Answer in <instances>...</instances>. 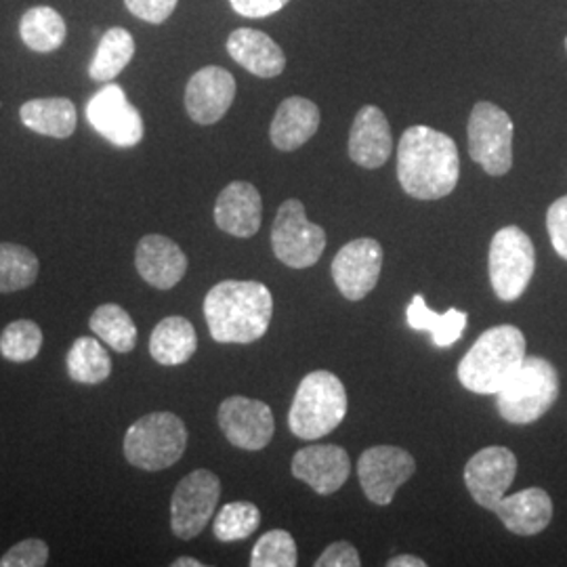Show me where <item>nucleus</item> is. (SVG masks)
I'll return each mask as SVG.
<instances>
[{"instance_id": "f257e3e1", "label": "nucleus", "mask_w": 567, "mask_h": 567, "mask_svg": "<svg viewBox=\"0 0 567 567\" xmlns=\"http://www.w3.org/2000/svg\"><path fill=\"white\" fill-rule=\"evenodd\" d=\"M461 177L456 143L431 126H410L398 147V179L416 200L446 198Z\"/></svg>"}, {"instance_id": "f03ea898", "label": "nucleus", "mask_w": 567, "mask_h": 567, "mask_svg": "<svg viewBox=\"0 0 567 567\" xmlns=\"http://www.w3.org/2000/svg\"><path fill=\"white\" fill-rule=\"evenodd\" d=\"M274 316L271 290L255 280H224L204 299V318L217 343H255Z\"/></svg>"}, {"instance_id": "7ed1b4c3", "label": "nucleus", "mask_w": 567, "mask_h": 567, "mask_svg": "<svg viewBox=\"0 0 567 567\" xmlns=\"http://www.w3.org/2000/svg\"><path fill=\"white\" fill-rule=\"evenodd\" d=\"M526 360V337L517 326H494L466 351L458 364L461 385L480 393L496 395L515 370Z\"/></svg>"}, {"instance_id": "20e7f679", "label": "nucleus", "mask_w": 567, "mask_h": 567, "mask_svg": "<svg viewBox=\"0 0 567 567\" xmlns=\"http://www.w3.org/2000/svg\"><path fill=\"white\" fill-rule=\"evenodd\" d=\"M347 414V391L343 381L328 372H309L295 393L288 412L290 431L307 440H320L343 423Z\"/></svg>"}, {"instance_id": "39448f33", "label": "nucleus", "mask_w": 567, "mask_h": 567, "mask_svg": "<svg viewBox=\"0 0 567 567\" xmlns=\"http://www.w3.org/2000/svg\"><path fill=\"white\" fill-rule=\"evenodd\" d=\"M559 398V374L545 358H527L496 393L501 416L511 425H529L543 419Z\"/></svg>"}, {"instance_id": "423d86ee", "label": "nucleus", "mask_w": 567, "mask_h": 567, "mask_svg": "<svg viewBox=\"0 0 567 567\" xmlns=\"http://www.w3.org/2000/svg\"><path fill=\"white\" fill-rule=\"evenodd\" d=\"M187 447V426L173 412H150L126 429L124 458L142 471H164L179 463Z\"/></svg>"}, {"instance_id": "0eeeda50", "label": "nucleus", "mask_w": 567, "mask_h": 567, "mask_svg": "<svg viewBox=\"0 0 567 567\" xmlns=\"http://www.w3.org/2000/svg\"><path fill=\"white\" fill-rule=\"evenodd\" d=\"M489 282L501 301L513 303L526 292L536 271V250L524 229L508 225L489 244Z\"/></svg>"}, {"instance_id": "6e6552de", "label": "nucleus", "mask_w": 567, "mask_h": 567, "mask_svg": "<svg viewBox=\"0 0 567 567\" xmlns=\"http://www.w3.org/2000/svg\"><path fill=\"white\" fill-rule=\"evenodd\" d=\"M468 156L487 175H507L513 166V121L507 112L489 102H480L468 118Z\"/></svg>"}, {"instance_id": "1a4fd4ad", "label": "nucleus", "mask_w": 567, "mask_h": 567, "mask_svg": "<svg viewBox=\"0 0 567 567\" xmlns=\"http://www.w3.org/2000/svg\"><path fill=\"white\" fill-rule=\"evenodd\" d=\"M271 246L284 265L307 269L320 261L326 248V231L307 219L301 200L290 198L278 208L271 227Z\"/></svg>"}, {"instance_id": "9d476101", "label": "nucleus", "mask_w": 567, "mask_h": 567, "mask_svg": "<svg viewBox=\"0 0 567 567\" xmlns=\"http://www.w3.org/2000/svg\"><path fill=\"white\" fill-rule=\"evenodd\" d=\"M221 498V482L208 468L185 475L171 498V529L177 538L192 540L203 534Z\"/></svg>"}, {"instance_id": "9b49d317", "label": "nucleus", "mask_w": 567, "mask_h": 567, "mask_svg": "<svg viewBox=\"0 0 567 567\" xmlns=\"http://www.w3.org/2000/svg\"><path fill=\"white\" fill-rule=\"evenodd\" d=\"M414 471L416 463L412 454L398 446L368 447L358 463L365 498L379 507L393 503L395 492L414 475Z\"/></svg>"}, {"instance_id": "f8f14e48", "label": "nucleus", "mask_w": 567, "mask_h": 567, "mask_svg": "<svg viewBox=\"0 0 567 567\" xmlns=\"http://www.w3.org/2000/svg\"><path fill=\"white\" fill-rule=\"evenodd\" d=\"M86 118L93 128L116 147H135L142 142L143 118L140 110L126 100L118 84H105L86 105Z\"/></svg>"}, {"instance_id": "ddd939ff", "label": "nucleus", "mask_w": 567, "mask_h": 567, "mask_svg": "<svg viewBox=\"0 0 567 567\" xmlns=\"http://www.w3.org/2000/svg\"><path fill=\"white\" fill-rule=\"evenodd\" d=\"M383 246L372 238H358L344 244L332 261V280L344 299L362 301L381 278Z\"/></svg>"}, {"instance_id": "4468645a", "label": "nucleus", "mask_w": 567, "mask_h": 567, "mask_svg": "<svg viewBox=\"0 0 567 567\" xmlns=\"http://www.w3.org/2000/svg\"><path fill=\"white\" fill-rule=\"evenodd\" d=\"M219 426L231 446L257 452L264 450L276 431L271 408L261 400L231 395L219 405Z\"/></svg>"}, {"instance_id": "2eb2a0df", "label": "nucleus", "mask_w": 567, "mask_h": 567, "mask_svg": "<svg viewBox=\"0 0 567 567\" xmlns=\"http://www.w3.org/2000/svg\"><path fill=\"white\" fill-rule=\"evenodd\" d=\"M517 475V458L505 446L480 450L465 466L466 489L473 501L484 508L496 507Z\"/></svg>"}, {"instance_id": "dca6fc26", "label": "nucleus", "mask_w": 567, "mask_h": 567, "mask_svg": "<svg viewBox=\"0 0 567 567\" xmlns=\"http://www.w3.org/2000/svg\"><path fill=\"white\" fill-rule=\"evenodd\" d=\"M234 100L236 81L219 65H206L198 70L185 89V110L192 121L204 126L221 121Z\"/></svg>"}, {"instance_id": "f3484780", "label": "nucleus", "mask_w": 567, "mask_h": 567, "mask_svg": "<svg viewBox=\"0 0 567 567\" xmlns=\"http://www.w3.org/2000/svg\"><path fill=\"white\" fill-rule=\"evenodd\" d=\"M292 475L320 496H330L349 480L351 458L341 446H305L292 458Z\"/></svg>"}, {"instance_id": "a211bd4d", "label": "nucleus", "mask_w": 567, "mask_h": 567, "mask_svg": "<svg viewBox=\"0 0 567 567\" xmlns=\"http://www.w3.org/2000/svg\"><path fill=\"white\" fill-rule=\"evenodd\" d=\"M264 200L252 183L234 182L215 203V224L234 238H252L261 229Z\"/></svg>"}, {"instance_id": "6ab92c4d", "label": "nucleus", "mask_w": 567, "mask_h": 567, "mask_svg": "<svg viewBox=\"0 0 567 567\" xmlns=\"http://www.w3.org/2000/svg\"><path fill=\"white\" fill-rule=\"evenodd\" d=\"M135 267L150 286L158 290H171L187 274V257L175 240L161 234H147L137 244Z\"/></svg>"}, {"instance_id": "aec40b11", "label": "nucleus", "mask_w": 567, "mask_h": 567, "mask_svg": "<svg viewBox=\"0 0 567 567\" xmlns=\"http://www.w3.org/2000/svg\"><path fill=\"white\" fill-rule=\"evenodd\" d=\"M391 126L377 105H364L351 124L349 158L362 168H381L391 156Z\"/></svg>"}, {"instance_id": "412c9836", "label": "nucleus", "mask_w": 567, "mask_h": 567, "mask_svg": "<svg viewBox=\"0 0 567 567\" xmlns=\"http://www.w3.org/2000/svg\"><path fill=\"white\" fill-rule=\"evenodd\" d=\"M227 53L246 72L259 79H276L286 68V55L280 44L265 32L250 28H240L229 34Z\"/></svg>"}, {"instance_id": "4be33fe9", "label": "nucleus", "mask_w": 567, "mask_h": 567, "mask_svg": "<svg viewBox=\"0 0 567 567\" xmlns=\"http://www.w3.org/2000/svg\"><path fill=\"white\" fill-rule=\"evenodd\" d=\"M492 511L508 532L517 536H534L550 524L553 501L543 487H527L513 496H505Z\"/></svg>"}, {"instance_id": "5701e85b", "label": "nucleus", "mask_w": 567, "mask_h": 567, "mask_svg": "<svg viewBox=\"0 0 567 567\" xmlns=\"http://www.w3.org/2000/svg\"><path fill=\"white\" fill-rule=\"evenodd\" d=\"M320 128L318 105L305 97H288L280 103L269 126L271 143L280 152H295L309 142Z\"/></svg>"}, {"instance_id": "b1692460", "label": "nucleus", "mask_w": 567, "mask_h": 567, "mask_svg": "<svg viewBox=\"0 0 567 567\" xmlns=\"http://www.w3.org/2000/svg\"><path fill=\"white\" fill-rule=\"evenodd\" d=\"M198 349L196 328L182 316H168L150 337V355L163 365H179L192 360Z\"/></svg>"}, {"instance_id": "393cba45", "label": "nucleus", "mask_w": 567, "mask_h": 567, "mask_svg": "<svg viewBox=\"0 0 567 567\" xmlns=\"http://www.w3.org/2000/svg\"><path fill=\"white\" fill-rule=\"evenodd\" d=\"M20 118L30 131L53 137V140H68L76 131V105L65 97H47V100H32L21 105Z\"/></svg>"}, {"instance_id": "a878e982", "label": "nucleus", "mask_w": 567, "mask_h": 567, "mask_svg": "<svg viewBox=\"0 0 567 567\" xmlns=\"http://www.w3.org/2000/svg\"><path fill=\"white\" fill-rule=\"evenodd\" d=\"M405 320L414 330H429L433 337V343L437 347H450L456 343L468 324V316L465 311L447 309L442 316L431 311L423 295L412 297V301L405 309Z\"/></svg>"}, {"instance_id": "bb28decb", "label": "nucleus", "mask_w": 567, "mask_h": 567, "mask_svg": "<svg viewBox=\"0 0 567 567\" xmlns=\"http://www.w3.org/2000/svg\"><path fill=\"white\" fill-rule=\"evenodd\" d=\"M135 58V39L124 28H112L102 37L89 65V76L95 82L116 81L122 70Z\"/></svg>"}, {"instance_id": "cd10ccee", "label": "nucleus", "mask_w": 567, "mask_h": 567, "mask_svg": "<svg viewBox=\"0 0 567 567\" xmlns=\"http://www.w3.org/2000/svg\"><path fill=\"white\" fill-rule=\"evenodd\" d=\"M68 374L81 385H102L112 374V358L100 343V339L81 337L76 339L65 358Z\"/></svg>"}, {"instance_id": "c85d7f7f", "label": "nucleus", "mask_w": 567, "mask_h": 567, "mask_svg": "<svg viewBox=\"0 0 567 567\" xmlns=\"http://www.w3.org/2000/svg\"><path fill=\"white\" fill-rule=\"evenodd\" d=\"M20 37L28 49L53 53L65 42L68 25L53 7H34L21 18Z\"/></svg>"}, {"instance_id": "c756f323", "label": "nucleus", "mask_w": 567, "mask_h": 567, "mask_svg": "<svg viewBox=\"0 0 567 567\" xmlns=\"http://www.w3.org/2000/svg\"><path fill=\"white\" fill-rule=\"evenodd\" d=\"M89 328L116 353H131L137 344V326L121 305H100L89 320Z\"/></svg>"}, {"instance_id": "7c9ffc66", "label": "nucleus", "mask_w": 567, "mask_h": 567, "mask_svg": "<svg viewBox=\"0 0 567 567\" xmlns=\"http://www.w3.org/2000/svg\"><path fill=\"white\" fill-rule=\"evenodd\" d=\"M39 257L21 244L0 243V292H18L37 282Z\"/></svg>"}, {"instance_id": "2f4dec72", "label": "nucleus", "mask_w": 567, "mask_h": 567, "mask_svg": "<svg viewBox=\"0 0 567 567\" xmlns=\"http://www.w3.org/2000/svg\"><path fill=\"white\" fill-rule=\"evenodd\" d=\"M42 341L41 326L32 320H16L0 332V355L16 364L32 362L41 353Z\"/></svg>"}, {"instance_id": "473e14b6", "label": "nucleus", "mask_w": 567, "mask_h": 567, "mask_svg": "<svg viewBox=\"0 0 567 567\" xmlns=\"http://www.w3.org/2000/svg\"><path fill=\"white\" fill-rule=\"evenodd\" d=\"M259 526H261V511L257 505L238 501L221 507L215 517L213 532L221 543H240L250 538Z\"/></svg>"}, {"instance_id": "72a5a7b5", "label": "nucleus", "mask_w": 567, "mask_h": 567, "mask_svg": "<svg viewBox=\"0 0 567 567\" xmlns=\"http://www.w3.org/2000/svg\"><path fill=\"white\" fill-rule=\"evenodd\" d=\"M297 564V543L286 529H271L264 534L250 555L252 567H295Z\"/></svg>"}, {"instance_id": "f704fd0d", "label": "nucleus", "mask_w": 567, "mask_h": 567, "mask_svg": "<svg viewBox=\"0 0 567 567\" xmlns=\"http://www.w3.org/2000/svg\"><path fill=\"white\" fill-rule=\"evenodd\" d=\"M49 564V545L41 538H25L0 557V567H42Z\"/></svg>"}, {"instance_id": "c9c22d12", "label": "nucleus", "mask_w": 567, "mask_h": 567, "mask_svg": "<svg viewBox=\"0 0 567 567\" xmlns=\"http://www.w3.org/2000/svg\"><path fill=\"white\" fill-rule=\"evenodd\" d=\"M547 231L555 252L567 261V196L550 204L547 213Z\"/></svg>"}, {"instance_id": "e433bc0d", "label": "nucleus", "mask_w": 567, "mask_h": 567, "mask_svg": "<svg viewBox=\"0 0 567 567\" xmlns=\"http://www.w3.org/2000/svg\"><path fill=\"white\" fill-rule=\"evenodd\" d=\"M179 0H124L126 9L143 21L150 23H164L177 9Z\"/></svg>"}, {"instance_id": "4c0bfd02", "label": "nucleus", "mask_w": 567, "mask_h": 567, "mask_svg": "<svg viewBox=\"0 0 567 567\" xmlns=\"http://www.w3.org/2000/svg\"><path fill=\"white\" fill-rule=\"evenodd\" d=\"M362 559L360 553L353 545H349L347 540H339L332 543L330 547L326 548L324 553L320 555V559L316 561V567H360Z\"/></svg>"}, {"instance_id": "58836bf2", "label": "nucleus", "mask_w": 567, "mask_h": 567, "mask_svg": "<svg viewBox=\"0 0 567 567\" xmlns=\"http://www.w3.org/2000/svg\"><path fill=\"white\" fill-rule=\"evenodd\" d=\"M234 11L243 18L250 20H264L278 11H282L288 4V0H229Z\"/></svg>"}, {"instance_id": "ea45409f", "label": "nucleus", "mask_w": 567, "mask_h": 567, "mask_svg": "<svg viewBox=\"0 0 567 567\" xmlns=\"http://www.w3.org/2000/svg\"><path fill=\"white\" fill-rule=\"evenodd\" d=\"M389 567H425V559L416 557V555H400V557H393L386 561Z\"/></svg>"}, {"instance_id": "a19ab883", "label": "nucleus", "mask_w": 567, "mask_h": 567, "mask_svg": "<svg viewBox=\"0 0 567 567\" xmlns=\"http://www.w3.org/2000/svg\"><path fill=\"white\" fill-rule=\"evenodd\" d=\"M173 567H204V564L194 557H179L177 561H173Z\"/></svg>"}, {"instance_id": "79ce46f5", "label": "nucleus", "mask_w": 567, "mask_h": 567, "mask_svg": "<svg viewBox=\"0 0 567 567\" xmlns=\"http://www.w3.org/2000/svg\"><path fill=\"white\" fill-rule=\"evenodd\" d=\"M566 51H567V39H566Z\"/></svg>"}]
</instances>
